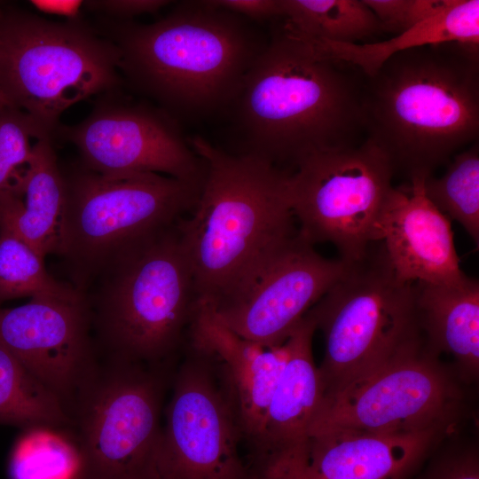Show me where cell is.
<instances>
[{
    "label": "cell",
    "instance_id": "obj_1",
    "mask_svg": "<svg viewBox=\"0 0 479 479\" xmlns=\"http://www.w3.org/2000/svg\"><path fill=\"white\" fill-rule=\"evenodd\" d=\"M365 77L275 27L230 107L245 144L240 153L291 173L310 155L357 145Z\"/></svg>",
    "mask_w": 479,
    "mask_h": 479
},
{
    "label": "cell",
    "instance_id": "obj_2",
    "mask_svg": "<svg viewBox=\"0 0 479 479\" xmlns=\"http://www.w3.org/2000/svg\"><path fill=\"white\" fill-rule=\"evenodd\" d=\"M189 144L205 163V177L190 216L177 226L198 304L214 309L297 235L290 172L200 136Z\"/></svg>",
    "mask_w": 479,
    "mask_h": 479
},
{
    "label": "cell",
    "instance_id": "obj_3",
    "mask_svg": "<svg viewBox=\"0 0 479 479\" xmlns=\"http://www.w3.org/2000/svg\"><path fill=\"white\" fill-rule=\"evenodd\" d=\"M98 18L93 27L117 47L120 73L168 114L230 108L269 42L249 20L207 1L184 2L151 24Z\"/></svg>",
    "mask_w": 479,
    "mask_h": 479
},
{
    "label": "cell",
    "instance_id": "obj_4",
    "mask_svg": "<svg viewBox=\"0 0 479 479\" xmlns=\"http://www.w3.org/2000/svg\"><path fill=\"white\" fill-rule=\"evenodd\" d=\"M364 127L395 174L428 177L479 135V45L428 44L365 77Z\"/></svg>",
    "mask_w": 479,
    "mask_h": 479
},
{
    "label": "cell",
    "instance_id": "obj_5",
    "mask_svg": "<svg viewBox=\"0 0 479 479\" xmlns=\"http://www.w3.org/2000/svg\"><path fill=\"white\" fill-rule=\"evenodd\" d=\"M177 223L121 247L84 289L110 358L169 365L187 342L199 304Z\"/></svg>",
    "mask_w": 479,
    "mask_h": 479
},
{
    "label": "cell",
    "instance_id": "obj_6",
    "mask_svg": "<svg viewBox=\"0 0 479 479\" xmlns=\"http://www.w3.org/2000/svg\"><path fill=\"white\" fill-rule=\"evenodd\" d=\"M119 62L117 47L82 19L0 8V106L25 113L52 139L67 108L117 92Z\"/></svg>",
    "mask_w": 479,
    "mask_h": 479
},
{
    "label": "cell",
    "instance_id": "obj_7",
    "mask_svg": "<svg viewBox=\"0 0 479 479\" xmlns=\"http://www.w3.org/2000/svg\"><path fill=\"white\" fill-rule=\"evenodd\" d=\"M307 313L324 337L323 400L424 343L415 284L398 278L381 241Z\"/></svg>",
    "mask_w": 479,
    "mask_h": 479
},
{
    "label": "cell",
    "instance_id": "obj_8",
    "mask_svg": "<svg viewBox=\"0 0 479 479\" xmlns=\"http://www.w3.org/2000/svg\"><path fill=\"white\" fill-rule=\"evenodd\" d=\"M63 176L57 254L82 292L121 247L189 214L202 185L158 173L106 175L82 163Z\"/></svg>",
    "mask_w": 479,
    "mask_h": 479
},
{
    "label": "cell",
    "instance_id": "obj_9",
    "mask_svg": "<svg viewBox=\"0 0 479 479\" xmlns=\"http://www.w3.org/2000/svg\"><path fill=\"white\" fill-rule=\"evenodd\" d=\"M169 365L110 358L96 365L71 409L82 479H153Z\"/></svg>",
    "mask_w": 479,
    "mask_h": 479
},
{
    "label": "cell",
    "instance_id": "obj_10",
    "mask_svg": "<svg viewBox=\"0 0 479 479\" xmlns=\"http://www.w3.org/2000/svg\"><path fill=\"white\" fill-rule=\"evenodd\" d=\"M394 175L388 157L366 138L305 158L288 178L298 234L313 246L333 244L343 261L362 259L381 241Z\"/></svg>",
    "mask_w": 479,
    "mask_h": 479
},
{
    "label": "cell",
    "instance_id": "obj_11",
    "mask_svg": "<svg viewBox=\"0 0 479 479\" xmlns=\"http://www.w3.org/2000/svg\"><path fill=\"white\" fill-rule=\"evenodd\" d=\"M460 382L424 342L324 399L310 437L334 431L391 434L458 426L464 417Z\"/></svg>",
    "mask_w": 479,
    "mask_h": 479
},
{
    "label": "cell",
    "instance_id": "obj_12",
    "mask_svg": "<svg viewBox=\"0 0 479 479\" xmlns=\"http://www.w3.org/2000/svg\"><path fill=\"white\" fill-rule=\"evenodd\" d=\"M172 376L153 479H253L215 358L187 341Z\"/></svg>",
    "mask_w": 479,
    "mask_h": 479
},
{
    "label": "cell",
    "instance_id": "obj_13",
    "mask_svg": "<svg viewBox=\"0 0 479 479\" xmlns=\"http://www.w3.org/2000/svg\"><path fill=\"white\" fill-rule=\"evenodd\" d=\"M111 94V93H110ZM106 94L81 122L54 137L73 144L87 169L106 175L158 173L202 185L205 163L166 111Z\"/></svg>",
    "mask_w": 479,
    "mask_h": 479
},
{
    "label": "cell",
    "instance_id": "obj_14",
    "mask_svg": "<svg viewBox=\"0 0 479 479\" xmlns=\"http://www.w3.org/2000/svg\"><path fill=\"white\" fill-rule=\"evenodd\" d=\"M349 264L322 256L297 233L226 300L208 309L240 337L278 346Z\"/></svg>",
    "mask_w": 479,
    "mask_h": 479
},
{
    "label": "cell",
    "instance_id": "obj_15",
    "mask_svg": "<svg viewBox=\"0 0 479 479\" xmlns=\"http://www.w3.org/2000/svg\"><path fill=\"white\" fill-rule=\"evenodd\" d=\"M91 315L78 301L31 299L0 308V345L71 409L97 364Z\"/></svg>",
    "mask_w": 479,
    "mask_h": 479
},
{
    "label": "cell",
    "instance_id": "obj_16",
    "mask_svg": "<svg viewBox=\"0 0 479 479\" xmlns=\"http://www.w3.org/2000/svg\"><path fill=\"white\" fill-rule=\"evenodd\" d=\"M314 322L306 313L287 338L288 356L247 450L253 479H295L306 465L310 428L324 397L312 353Z\"/></svg>",
    "mask_w": 479,
    "mask_h": 479
},
{
    "label": "cell",
    "instance_id": "obj_17",
    "mask_svg": "<svg viewBox=\"0 0 479 479\" xmlns=\"http://www.w3.org/2000/svg\"><path fill=\"white\" fill-rule=\"evenodd\" d=\"M394 186L381 221V242L401 279L452 284L467 275L459 264L451 220L427 198L424 180Z\"/></svg>",
    "mask_w": 479,
    "mask_h": 479
},
{
    "label": "cell",
    "instance_id": "obj_18",
    "mask_svg": "<svg viewBox=\"0 0 479 479\" xmlns=\"http://www.w3.org/2000/svg\"><path fill=\"white\" fill-rule=\"evenodd\" d=\"M287 340L273 347L246 340L201 304H199L190 327L188 342L212 355L217 364L242 443L247 450L257 437L286 365L288 356Z\"/></svg>",
    "mask_w": 479,
    "mask_h": 479
},
{
    "label": "cell",
    "instance_id": "obj_19",
    "mask_svg": "<svg viewBox=\"0 0 479 479\" xmlns=\"http://www.w3.org/2000/svg\"><path fill=\"white\" fill-rule=\"evenodd\" d=\"M457 427L317 435L310 437L306 465L295 479H411Z\"/></svg>",
    "mask_w": 479,
    "mask_h": 479
},
{
    "label": "cell",
    "instance_id": "obj_20",
    "mask_svg": "<svg viewBox=\"0 0 479 479\" xmlns=\"http://www.w3.org/2000/svg\"><path fill=\"white\" fill-rule=\"evenodd\" d=\"M16 190L21 196H0V234L16 237L43 258L57 254L65 183L52 138L35 141Z\"/></svg>",
    "mask_w": 479,
    "mask_h": 479
},
{
    "label": "cell",
    "instance_id": "obj_21",
    "mask_svg": "<svg viewBox=\"0 0 479 479\" xmlns=\"http://www.w3.org/2000/svg\"><path fill=\"white\" fill-rule=\"evenodd\" d=\"M416 306L426 347L451 355L461 381L479 372V282L465 276L452 284L416 282Z\"/></svg>",
    "mask_w": 479,
    "mask_h": 479
},
{
    "label": "cell",
    "instance_id": "obj_22",
    "mask_svg": "<svg viewBox=\"0 0 479 479\" xmlns=\"http://www.w3.org/2000/svg\"><path fill=\"white\" fill-rule=\"evenodd\" d=\"M290 36L314 56L349 63L365 76H370L390 56L399 51L443 43L479 45V1L457 0L446 11L389 40L342 43Z\"/></svg>",
    "mask_w": 479,
    "mask_h": 479
},
{
    "label": "cell",
    "instance_id": "obj_23",
    "mask_svg": "<svg viewBox=\"0 0 479 479\" xmlns=\"http://www.w3.org/2000/svg\"><path fill=\"white\" fill-rule=\"evenodd\" d=\"M276 27L293 36L361 43L385 33L363 0H281Z\"/></svg>",
    "mask_w": 479,
    "mask_h": 479
},
{
    "label": "cell",
    "instance_id": "obj_24",
    "mask_svg": "<svg viewBox=\"0 0 479 479\" xmlns=\"http://www.w3.org/2000/svg\"><path fill=\"white\" fill-rule=\"evenodd\" d=\"M0 424L23 429L73 426L63 402L1 345Z\"/></svg>",
    "mask_w": 479,
    "mask_h": 479
},
{
    "label": "cell",
    "instance_id": "obj_25",
    "mask_svg": "<svg viewBox=\"0 0 479 479\" xmlns=\"http://www.w3.org/2000/svg\"><path fill=\"white\" fill-rule=\"evenodd\" d=\"M82 456L75 436L64 428L24 429L8 461L9 479H82Z\"/></svg>",
    "mask_w": 479,
    "mask_h": 479
},
{
    "label": "cell",
    "instance_id": "obj_26",
    "mask_svg": "<svg viewBox=\"0 0 479 479\" xmlns=\"http://www.w3.org/2000/svg\"><path fill=\"white\" fill-rule=\"evenodd\" d=\"M424 192L430 202L450 220L458 222L478 247V140L456 154L442 177L428 176L424 180Z\"/></svg>",
    "mask_w": 479,
    "mask_h": 479
},
{
    "label": "cell",
    "instance_id": "obj_27",
    "mask_svg": "<svg viewBox=\"0 0 479 479\" xmlns=\"http://www.w3.org/2000/svg\"><path fill=\"white\" fill-rule=\"evenodd\" d=\"M21 297L78 301L84 294L55 279L47 271L44 258L23 241L0 234V304Z\"/></svg>",
    "mask_w": 479,
    "mask_h": 479
},
{
    "label": "cell",
    "instance_id": "obj_28",
    "mask_svg": "<svg viewBox=\"0 0 479 479\" xmlns=\"http://www.w3.org/2000/svg\"><path fill=\"white\" fill-rule=\"evenodd\" d=\"M45 137L51 138L25 113L0 106V195L16 192L35 141Z\"/></svg>",
    "mask_w": 479,
    "mask_h": 479
},
{
    "label": "cell",
    "instance_id": "obj_29",
    "mask_svg": "<svg viewBox=\"0 0 479 479\" xmlns=\"http://www.w3.org/2000/svg\"><path fill=\"white\" fill-rule=\"evenodd\" d=\"M411 479H479L477 444L452 434L434 450Z\"/></svg>",
    "mask_w": 479,
    "mask_h": 479
},
{
    "label": "cell",
    "instance_id": "obj_30",
    "mask_svg": "<svg viewBox=\"0 0 479 479\" xmlns=\"http://www.w3.org/2000/svg\"><path fill=\"white\" fill-rule=\"evenodd\" d=\"M376 15L385 33L395 35L454 5L457 0H363Z\"/></svg>",
    "mask_w": 479,
    "mask_h": 479
},
{
    "label": "cell",
    "instance_id": "obj_31",
    "mask_svg": "<svg viewBox=\"0 0 479 479\" xmlns=\"http://www.w3.org/2000/svg\"><path fill=\"white\" fill-rule=\"evenodd\" d=\"M169 4L166 0H90L83 1L82 7L100 16L130 20L137 15L157 12Z\"/></svg>",
    "mask_w": 479,
    "mask_h": 479
},
{
    "label": "cell",
    "instance_id": "obj_32",
    "mask_svg": "<svg viewBox=\"0 0 479 479\" xmlns=\"http://www.w3.org/2000/svg\"><path fill=\"white\" fill-rule=\"evenodd\" d=\"M207 3L252 21H275L281 15V0H208Z\"/></svg>",
    "mask_w": 479,
    "mask_h": 479
},
{
    "label": "cell",
    "instance_id": "obj_33",
    "mask_svg": "<svg viewBox=\"0 0 479 479\" xmlns=\"http://www.w3.org/2000/svg\"><path fill=\"white\" fill-rule=\"evenodd\" d=\"M31 5L40 12L65 17L67 20L81 19L83 1L81 0H32Z\"/></svg>",
    "mask_w": 479,
    "mask_h": 479
}]
</instances>
